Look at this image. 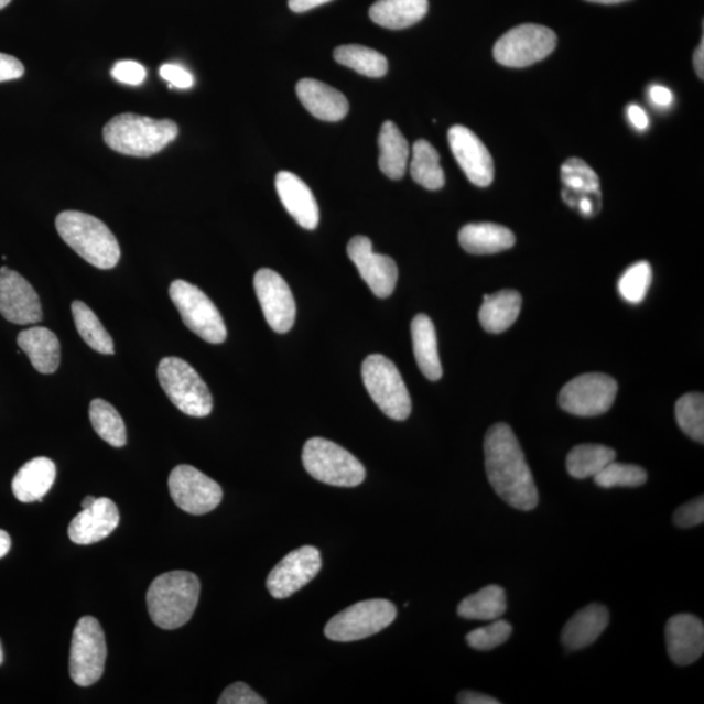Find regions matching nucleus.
<instances>
[{"label":"nucleus","instance_id":"1","mask_svg":"<svg viewBox=\"0 0 704 704\" xmlns=\"http://www.w3.org/2000/svg\"><path fill=\"white\" fill-rule=\"evenodd\" d=\"M485 455L488 481L495 492L515 509H535L538 488L522 447L508 424L490 426L485 440Z\"/></svg>","mask_w":704,"mask_h":704},{"label":"nucleus","instance_id":"11","mask_svg":"<svg viewBox=\"0 0 704 704\" xmlns=\"http://www.w3.org/2000/svg\"><path fill=\"white\" fill-rule=\"evenodd\" d=\"M557 45V35L550 28L523 24L505 33L496 42L494 56L505 67H529L546 58Z\"/></svg>","mask_w":704,"mask_h":704},{"label":"nucleus","instance_id":"52","mask_svg":"<svg viewBox=\"0 0 704 704\" xmlns=\"http://www.w3.org/2000/svg\"><path fill=\"white\" fill-rule=\"evenodd\" d=\"M11 548V538L9 533L0 530V559L4 557L9 553Z\"/></svg>","mask_w":704,"mask_h":704},{"label":"nucleus","instance_id":"49","mask_svg":"<svg viewBox=\"0 0 704 704\" xmlns=\"http://www.w3.org/2000/svg\"><path fill=\"white\" fill-rule=\"evenodd\" d=\"M628 117L631 124L635 126L639 131H645L646 128L649 127V117H647V113L641 108V106L629 105Z\"/></svg>","mask_w":704,"mask_h":704},{"label":"nucleus","instance_id":"32","mask_svg":"<svg viewBox=\"0 0 704 704\" xmlns=\"http://www.w3.org/2000/svg\"><path fill=\"white\" fill-rule=\"evenodd\" d=\"M411 176L418 184L430 191L444 187L445 174L440 165V155L426 140H418L412 147Z\"/></svg>","mask_w":704,"mask_h":704},{"label":"nucleus","instance_id":"29","mask_svg":"<svg viewBox=\"0 0 704 704\" xmlns=\"http://www.w3.org/2000/svg\"><path fill=\"white\" fill-rule=\"evenodd\" d=\"M522 296L516 290H501L494 295H485L479 311L483 328L499 334L508 331L521 313Z\"/></svg>","mask_w":704,"mask_h":704},{"label":"nucleus","instance_id":"12","mask_svg":"<svg viewBox=\"0 0 704 704\" xmlns=\"http://www.w3.org/2000/svg\"><path fill=\"white\" fill-rule=\"evenodd\" d=\"M617 382L604 373H586L575 377L561 389L559 403L568 414L583 418L599 416L614 404Z\"/></svg>","mask_w":704,"mask_h":704},{"label":"nucleus","instance_id":"34","mask_svg":"<svg viewBox=\"0 0 704 704\" xmlns=\"http://www.w3.org/2000/svg\"><path fill=\"white\" fill-rule=\"evenodd\" d=\"M334 59L367 77L386 76L389 68L386 56L373 48L361 45L337 47L334 50Z\"/></svg>","mask_w":704,"mask_h":704},{"label":"nucleus","instance_id":"25","mask_svg":"<svg viewBox=\"0 0 704 704\" xmlns=\"http://www.w3.org/2000/svg\"><path fill=\"white\" fill-rule=\"evenodd\" d=\"M56 467L46 457L34 458L19 469L12 480V492L21 502L41 501L53 487Z\"/></svg>","mask_w":704,"mask_h":704},{"label":"nucleus","instance_id":"40","mask_svg":"<svg viewBox=\"0 0 704 704\" xmlns=\"http://www.w3.org/2000/svg\"><path fill=\"white\" fill-rule=\"evenodd\" d=\"M651 281L652 269L650 262H636L635 266L625 270L620 281H618V293L626 302L631 304L641 303L650 289Z\"/></svg>","mask_w":704,"mask_h":704},{"label":"nucleus","instance_id":"18","mask_svg":"<svg viewBox=\"0 0 704 704\" xmlns=\"http://www.w3.org/2000/svg\"><path fill=\"white\" fill-rule=\"evenodd\" d=\"M452 152L468 181L478 187H488L494 182L492 155L483 141L464 126H454L447 133Z\"/></svg>","mask_w":704,"mask_h":704},{"label":"nucleus","instance_id":"35","mask_svg":"<svg viewBox=\"0 0 704 704\" xmlns=\"http://www.w3.org/2000/svg\"><path fill=\"white\" fill-rule=\"evenodd\" d=\"M71 310H73L76 329L84 343L99 354L112 355V338L109 332L104 328L102 323L99 322L96 313L80 301H75L71 305Z\"/></svg>","mask_w":704,"mask_h":704},{"label":"nucleus","instance_id":"50","mask_svg":"<svg viewBox=\"0 0 704 704\" xmlns=\"http://www.w3.org/2000/svg\"><path fill=\"white\" fill-rule=\"evenodd\" d=\"M332 0H289L290 10L296 13L307 12Z\"/></svg>","mask_w":704,"mask_h":704},{"label":"nucleus","instance_id":"36","mask_svg":"<svg viewBox=\"0 0 704 704\" xmlns=\"http://www.w3.org/2000/svg\"><path fill=\"white\" fill-rule=\"evenodd\" d=\"M89 418L97 435L113 447L127 443V431L122 416L116 408L104 400H94L89 408Z\"/></svg>","mask_w":704,"mask_h":704},{"label":"nucleus","instance_id":"44","mask_svg":"<svg viewBox=\"0 0 704 704\" xmlns=\"http://www.w3.org/2000/svg\"><path fill=\"white\" fill-rule=\"evenodd\" d=\"M111 75L119 83L140 85L144 83L147 71L140 63L133 61L118 62L111 69Z\"/></svg>","mask_w":704,"mask_h":704},{"label":"nucleus","instance_id":"24","mask_svg":"<svg viewBox=\"0 0 704 704\" xmlns=\"http://www.w3.org/2000/svg\"><path fill=\"white\" fill-rule=\"evenodd\" d=\"M18 345L40 373L52 375L59 368L61 344L52 331L42 326L23 331L18 336Z\"/></svg>","mask_w":704,"mask_h":704},{"label":"nucleus","instance_id":"20","mask_svg":"<svg viewBox=\"0 0 704 704\" xmlns=\"http://www.w3.org/2000/svg\"><path fill=\"white\" fill-rule=\"evenodd\" d=\"M119 522L117 505L101 497L73 519L68 528V537L76 544H95L108 538L118 528Z\"/></svg>","mask_w":704,"mask_h":704},{"label":"nucleus","instance_id":"7","mask_svg":"<svg viewBox=\"0 0 704 704\" xmlns=\"http://www.w3.org/2000/svg\"><path fill=\"white\" fill-rule=\"evenodd\" d=\"M159 380L169 400L184 414L208 416L213 410V397L208 386L187 361L169 357L156 369Z\"/></svg>","mask_w":704,"mask_h":704},{"label":"nucleus","instance_id":"37","mask_svg":"<svg viewBox=\"0 0 704 704\" xmlns=\"http://www.w3.org/2000/svg\"><path fill=\"white\" fill-rule=\"evenodd\" d=\"M566 194L572 196L600 194V181L594 170L580 159L567 160L561 167ZM577 202V198H575Z\"/></svg>","mask_w":704,"mask_h":704},{"label":"nucleus","instance_id":"51","mask_svg":"<svg viewBox=\"0 0 704 704\" xmlns=\"http://www.w3.org/2000/svg\"><path fill=\"white\" fill-rule=\"evenodd\" d=\"M694 67L696 71V75L701 77L703 80L704 76V39L701 41V45L695 50L694 54Z\"/></svg>","mask_w":704,"mask_h":704},{"label":"nucleus","instance_id":"14","mask_svg":"<svg viewBox=\"0 0 704 704\" xmlns=\"http://www.w3.org/2000/svg\"><path fill=\"white\" fill-rule=\"evenodd\" d=\"M322 553L317 548L304 545L290 552L277 564L267 580V588L274 599H286L307 586L322 571Z\"/></svg>","mask_w":704,"mask_h":704},{"label":"nucleus","instance_id":"15","mask_svg":"<svg viewBox=\"0 0 704 704\" xmlns=\"http://www.w3.org/2000/svg\"><path fill=\"white\" fill-rule=\"evenodd\" d=\"M253 286L270 328L282 334L290 332L295 323L296 305L286 281L274 270L264 268L254 274Z\"/></svg>","mask_w":704,"mask_h":704},{"label":"nucleus","instance_id":"31","mask_svg":"<svg viewBox=\"0 0 704 704\" xmlns=\"http://www.w3.org/2000/svg\"><path fill=\"white\" fill-rule=\"evenodd\" d=\"M508 602L505 589L489 585L480 592L465 597L459 603L458 615L466 620L495 621L507 611Z\"/></svg>","mask_w":704,"mask_h":704},{"label":"nucleus","instance_id":"16","mask_svg":"<svg viewBox=\"0 0 704 704\" xmlns=\"http://www.w3.org/2000/svg\"><path fill=\"white\" fill-rule=\"evenodd\" d=\"M347 254L377 297L386 299L393 294L398 280L396 261L389 256L375 253L371 239L361 235L353 238L348 241Z\"/></svg>","mask_w":704,"mask_h":704},{"label":"nucleus","instance_id":"56","mask_svg":"<svg viewBox=\"0 0 704 704\" xmlns=\"http://www.w3.org/2000/svg\"><path fill=\"white\" fill-rule=\"evenodd\" d=\"M3 659H4V656H3L2 643H0V665H2Z\"/></svg>","mask_w":704,"mask_h":704},{"label":"nucleus","instance_id":"43","mask_svg":"<svg viewBox=\"0 0 704 704\" xmlns=\"http://www.w3.org/2000/svg\"><path fill=\"white\" fill-rule=\"evenodd\" d=\"M219 704H266L267 701L262 700L259 694H256L253 690L246 685L245 682H235L225 690L223 695L219 696Z\"/></svg>","mask_w":704,"mask_h":704},{"label":"nucleus","instance_id":"55","mask_svg":"<svg viewBox=\"0 0 704 704\" xmlns=\"http://www.w3.org/2000/svg\"><path fill=\"white\" fill-rule=\"evenodd\" d=\"M11 0H0V10H3L4 7L9 6Z\"/></svg>","mask_w":704,"mask_h":704},{"label":"nucleus","instance_id":"42","mask_svg":"<svg viewBox=\"0 0 704 704\" xmlns=\"http://www.w3.org/2000/svg\"><path fill=\"white\" fill-rule=\"evenodd\" d=\"M704 521V499L690 501L674 511L673 522L681 529L695 528Z\"/></svg>","mask_w":704,"mask_h":704},{"label":"nucleus","instance_id":"46","mask_svg":"<svg viewBox=\"0 0 704 704\" xmlns=\"http://www.w3.org/2000/svg\"><path fill=\"white\" fill-rule=\"evenodd\" d=\"M25 73L23 63L15 56L0 53V83L17 80Z\"/></svg>","mask_w":704,"mask_h":704},{"label":"nucleus","instance_id":"19","mask_svg":"<svg viewBox=\"0 0 704 704\" xmlns=\"http://www.w3.org/2000/svg\"><path fill=\"white\" fill-rule=\"evenodd\" d=\"M667 651L674 664L695 663L704 651V626L698 617L682 614L668 620L665 626Z\"/></svg>","mask_w":704,"mask_h":704},{"label":"nucleus","instance_id":"21","mask_svg":"<svg viewBox=\"0 0 704 704\" xmlns=\"http://www.w3.org/2000/svg\"><path fill=\"white\" fill-rule=\"evenodd\" d=\"M275 188L289 215L303 229L315 230L318 226L319 209L307 184L293 173L281 172L275 176Z\"/></svg>","mask_w":704,"mask_h":704},{"label":"nucleus","instance_id":"28","mask_svg":"<svg viewBox=\"0 0 704 704\" xmlns=\"http://www.w3.org/2000/svg\"><path fill=\"white\" fill-rule=\"evenodd\" d=\"M412 346L418 367L431 381H437L443 376V367L438 357L437 336L435 325L426 315H418L411 323Z\"/></svg>","mask_w":704,"mask_h":704},{"label":"nucleus","instance_id":"27","mask_svg":"<svg viewBox=\"0 0 704 704\" xmlns=\"http://www.w3.org/2000/svg\"><path fill=\"white\" fill-rule=\"evenodd\" d=\"M429 0H377L369 9V18L382 28L400 31L423 20Z\"/></svg>","mask_w":704,"mask_h":704},{"label":"nucleus","instance_id":"53","mask_svg":"<svg viewBox=\"0 0 704 704\" xmlns=\"http://www.w3.org/2000/svg\"><path fill=\"white\" fill-rule=\"evenodd\" d=\"M587 2L600 3V4H616L628 2V0H587Z\"/></svg>","mask_w":704,"mask_h":704},{"label":"nucleus","instance_id":"8","mask_svg":"<svg viewBox=\"0 0 704 704\" xmlns=\"http://www.w3.org/2000/svg\"><path fill=\"white\" fill-rule=\"evenodd\" d=\"M397 608L386 599L365 600L334 616L325 626V636L334 642H355L377 635L393 624Z\"/></svg>","mask_w":704,"mask_h":704},{"label":"nucleus","instance_id":"22","mask_svg":"<svg viewBox=\"0 0 704 704\" xmlns=\"http://www.w3.org/2000/svg\"><path fill=\"white\" fill-rule=\"evenodd\" d=\"M296 95L313 117L325 122H339L350 109L347 98L339 90L315 78H303L299 82Z\"/></svg>","mask_w":704,"mask_h":704},{"label":"nucleus","instance_id":"6","mask_svg":"<svg viewBox=\"0 0 704 704\" xmlns=\"http://www.w3.org/2000/svg\"><path fill=\"white\" fill-rule=\"evenodd\" d=\"M365 387L373 402L393 421H407L411 414V398L407 383L394 362L383 355H369L361 366Z\"/></svg>","mask_w":704,"mask_h":704},{"label":"nucleus","instance_id":"23","mask_svg":"<svg viewBox=\"0 0 704 704\" xmlns=\"http://www.w3.org/2000/svg\"><path fill=\"white\" fill-rule=\"evenodd\" d=\"M609 624V611L602 604H589L581 609L564 626L561 642L567 650L586 649L603 635Z\"/></svg>","mask_w":704,"mask_h":704},{"label":"nucleus","instance_id":"33","mask_svg":"<svg viewBox=\"0 0 704 704\" xmlns=\"http://www.w3.org/2000/svg\"><path fill=\"white\" fill-rule=\"evenodd\" d=\"M616 459V452L611 447L597 444H583L573 447L567 454V473L574 479L594 478L604 467Z\"/></svg>","mask_w":704,"mask_h":704},{"label":"nucleus","instance_id":"4","mask_svg":"<svg viewBox=\"0 0 704 704\" xmlns=\"http://www.w3.org/2000/svg\"><path fill=\"white\" fill-rule=\"evenodd\" d=\"M170 119H152L137 113H120L104 128V140L112 151L132 156L154 155L177 137Z\"/></svg>","mask_w":704,"mask_h":704},{"label":"nucleus","instance_id":"54","mask_svg":"<svg viewBox=\"0 0 704 704\" xmlns=\"http://www.w3.org/2000/svg\"><path fill=\"white\" fill-rule=\"evenodd\" d=\"M96 497H85L84 501H83V509H88L91 507V505H94L96 502Z\"/></svg>","mask_w":704,"mask_h":704},{"label":"nucleus","instance_id":"41","mask_svg":"<svg viewBox=\"0 0 704 704\" xmlns=\"http://www.w3.org/2000/svg\"><path fill=\"white\" fill-rule=\"evenodd\" d=\"M511 632H513V626L508 621L501 620V618H497L485 628L469 631L466 636V642L474 650L489 651L507 642L511 637Z\"/></svg>","mask_w":704,"mask_h":704},{"label":"nucleus","instance_id":"9","mask_svg":"<svg viewBox=\"0 0 704 704\" xmlns=\"http://www.w3.org/2000/svg\"><path fill=\"white\" fill-rule=\"evenodd\" d=\"M108 647L105 632L95 617L78 620L71 642L69 674L76 685L87 687L96 684L105 671Z\"/></svg>","mask_w":704,"mask_h":704},{"label":"nucleus","instance_id":"17","mask_svg":"<svg viewBox=\"0 0 704 704\" xmlns=\"http://www.w3.org/2000/svg\"><path fill=\"white\" fill-rule=\"evenodd\" d=\"M0 315L17 325L37 324L42 307L37 293L23 275L0 268Z\"/></svg>","mask_w":704,"mask_h":704},{"label":"nucleus","instance_id":"3","mask_svg":"<svg viewBox=\"0 0 704 704\" xmlns=\"http://www.w3.org/2000/svg\"><path fill=\"white\" fill-rule=\"evenodd\" d=\"M55 226L62 239L89 264L104 270L118 264V240L102 220L87 213L67 210L56 217Z\"/></svg>","mask_w":704,"mask_h":704},{"label":"nucleus","instance_id":"13","mask_svg":"<svg viewBox=\"0 0 704 704\" xmlns=\"http://www.w3.org/2000/svg\"><path fill=\"white\" fill-rule=\"evenodd\" d=\"M170 496L186 513L202 516L215 510L223 501V488L197 468L176 466L169 478Z\"/></svg>","mask_w":704,"mask_h":704},{"label":"nucleus","instance_id":"38","mask_svg":"<svg viewBox=\"0 0 704 704\" xmlns=\"http://www.w3.org/2000/svg\"><path fill=\"white\" fill-rule=\"evenodd\" d=\"M675 421L685 435L704 443V397L702 393L682 396L675 403Z\"/></svg>","mask_w":704,"mask_h":704},{"label":"nucleus","instance_id":"30","mask_svg":"<svg viewBox=\"0 0 704 704\" xmlns=\"http://www.w3.org/2000/svg\"><path fill=\"white\" fill-rule=\"evenodd\" d=\"M379 166L390 180L400 181L407 173L410 147L400 128L393 122L383 123L379 134Z\"/></svg>","mask_w":704,"mask_h":704},{"label":"nucleus","instance_id":"10","mask_svg":"<svg viewBox=\"0 0 704 704\" xmlns=\"http://www.w3.org/2000/svg\"><path fill=\"white\" fill-rule=\"evenodd\" d=\"M170 297L183 323L198 337L209 344H223L227 338V329L215 303L201 289L189 282L176 280L170 286Z\"/></svg>","mask_w":704,"mask_h":704},{"label":"nucleus","instance_id":"5","mask_svg":"<svg viewBox=\"0 0 704 704\" xmlns=\"http://www.w3.org/2000/svg\"><path fill=\"white\" fill-rule=\"evenodd\" d=\"M302 459L312 478L325 485L353 488L366 479V468L361 462L329 440H308L303 447Z\"/></svg>","mask_w":704,"mask_h":704},{"label":"nucleus","instance_id":"47","mask_svg":"<svg viewBox=\"0 0 704 704\" xmlns=\"http://www.w3.org/2000/svg\"><path fill=\"white\" fill-rule=\"evenodd\" d=\"M457 702L461 704H500V701L494 698V696H489V695L476 693V692H469V690H465V692H461L458 694Z\"/></svg>","mask_w":704,"mask_h":704},{"label":"nucleus","instance_id":"39","mask_svg":"<svg viewBox=\"0 0 704 704\" xmlns=\"http://www.w3.org/2000/svg\"><path fill=\"white\" fill-rule=\"evenodd\" d=\"M595 485L602 488L641 487L647 481L646 469L637 465L618 464L611 461L594 476Z\"/></svg>","mask_w":704,"mask_h":704},{"label":"nucleus","instance_id":"2","mask_svg":"<svg viewBox=\"0 0 704 704\" xmlns=\"http://www.w3.org/2000/svg\"><path fill=\"white\" fill-rule=\"evenodd\" d=\"M201 589V581L194 573L177 571L161 574L148 589L149 616L161 629L182 628L194 616Z\"/></svg>","mask_w":704,"mask_h":704},{"label":"nucleus","instance_id":"45","mask_svg":"<svg viewBox=\"0 0 704 704\" xmlns=\"http://www.w3.org/2000/svg\"><path fill=\"white\" fill-rule=\"evenodd\" d=\"M160 75L165 78L170 88L189 89L195 84L194 76L177 64H163L160 68Z\"/></svg>","mask_w":704,"mask_h":704},{"label":"nucleus","instance_id":"26","mask_svg":"<svg viewBox=\"0 0 704 704\" xmlns=\"http://www.w3.org/2000/svg\"><path fill=\"white\" fill-rule=\"evenodd\" d=\"M459 245L472 254H494L516 245L515 234L496 224H469L462 227Z\"/></svg>","mask_w":704,"mask_h":704},{"label":"nucleus","instance_id":"48","mask_svg":"<svg viewBox=\"0 0 704 704\" xmlns=\"http://www.w3.org/2000/svg\"><path fill=\"white\" fill-rule=\"evenodd\" d=\"M650 98L651 101L660 108H668L673 102L672 91L665 87H661V85H653L650 88Z\"/></svg>","mask_w":704,"mask_h":704}]
</instances>
